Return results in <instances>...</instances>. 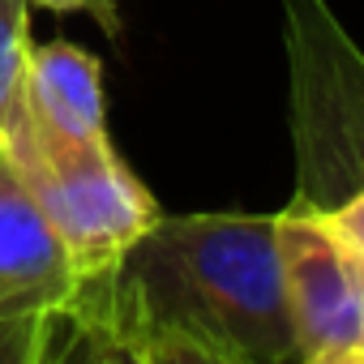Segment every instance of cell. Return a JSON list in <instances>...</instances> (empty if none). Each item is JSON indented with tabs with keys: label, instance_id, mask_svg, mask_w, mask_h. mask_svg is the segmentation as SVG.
I'll return each instance as SVG.
<instances>
[{
	"label": "cell",
	"instance_id": "3",
	"mask_svg": "<svg viewBox=\"0 0 364 364\" xmlns=\"http://www.w3.org/2000/svg\"><path fill=\"white\" fill-rule=\"evenodd\" d=\"M283 48L296 146L287 206L330 215L364 189V48L330 0H283Z\"/></svg>",
	"mask_w": 364,
	"mask_h": 364
},
{
	"label": "cell",
	"instance_id": "8",
	"mask_svg": "<svg viewBox=\"0 0 364 364\" xmlns=\"http://www.w3.org/2000/svg\"><path fill=\"white\" fill-rule=\"evenodd\" d=\"M26 5L56 9V14H90L112 39L120 35V5H116V0H26Z\"/></svg>",
	"mask_w": 364,
	"mask_h": 364
},
{
	"label": "cell",
	"instance_id": "1",
	"mask_svg": "<svg viewBox=\"0 0 364 364\" xmlns=\"http://www.w3.org/2000/svg\"><path fill=\"white\" fill-rule=\"evenodd\" d=\"M69 326V360H296L274 215H159L107 274L77 283Z\"/></svg>",
	"mask_w": 364,
	"mask_h": 364
},
{
	"label": "cell",
	"instance_id": "6",
	"mask_svg": "<svg viewBox=\"0 0 364 364\" xmlns=\"http://www.w3.org/2000/svg\"><path fill=\"white\" fill-rule=\"evenodd\" d=\"M22 107L39 133L60 141H103L107 107H103V69L77 43L52 39L26 48L22 69Z\"/></svg>",
	"mask_w": 364,
	"mask_h": 364
},
{
	"label": "cell",
	"instance_id": "5",
	"mask_svg": "<svg viewBox=\"0 0 364 364\" xmlns=\"http://www.w3.org/2000/svg\"><path fill=\"white\" fill-rule=\"evenodd\" d=\"M77 274L52 228L0 163V364L69 360Z\"/></svg>",
	"mask_w": 364,
	"mask_h": 364
},
{
	"label": "cell",
	"instance_id": "7",
	"mask_svg": "<svg viewBox=\"0 0 364 364\" xmlns=\"http://www.w3.org/2000/svg\"><path fill=\"white\" fill-rule=\"evenodd\" d=\"M26 0H0V116L14 103L26 69Z\"/></svg>",
	"mask_w": 364,
	"mask_h": 364
},
{
	"label": "cell",
	"instance_id": "2",
	"mask_svg": "<svg viewBox=\"0 0 364 364\" xmlns=\"http://www.w3.org/2000/svg\"><path fill=\"white\" fill-rule=\"evenodd\" d=\"M0 163L52 228L77 283L107 274L163 215L150 189L120 163L112 137L60 141L39 133L22 107V86L0 116Z\"/></svg>",
	"mask_w": 364,
	"mask_h": 364
},
{
	"label": "cell",
	"instance_id": "9",
	"mask_svg": "<svg viewBox=\"0 0 364 364\" xmlns=\"http://www.w3.org/2000/svg\"><path fill=\"white\" fill-rule=\"evenodd\" d=\"M326 219L338 228V236H343V240L355 249V257L364 262V189H360V193H351L343 206H334Z\"/></svg>",
	"mask_w": 364,
	"mask_h": 364
},
{
	"label": "cell",
	"instance_id": "4",
	"mask_svg": "<svg viewBox=\"0 0 364 364\" xmlns=\"http://www.w3.org/2000/svg\"><path fill=\"white\" fill-rule=\"evenodd\" d=\"M274 253L296 360L364 364V262L338 228L317 210L287 206L274 215Z\"/></svg>",
	"mask_w": 364,
	"mask_h": 364
}]
</instances>
